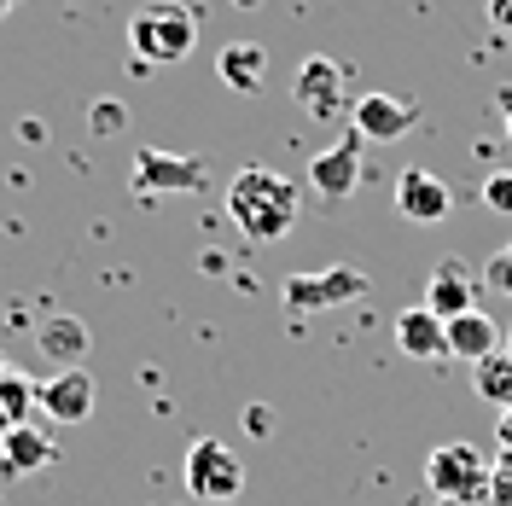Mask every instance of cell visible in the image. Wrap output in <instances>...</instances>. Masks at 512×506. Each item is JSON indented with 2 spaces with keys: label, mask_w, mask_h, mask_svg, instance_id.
Here are the masks:
<instances>
[{
  "label": "cell",
  "mask_w": 512,
  "mask_h": 506,
  "mask_svg": "<svg viewBox=\"0 0 512 506\" xmlns=\"http://www.w3.org/2000/svg\"><path fill=\"white\" fill-rule=\"evenodd\" d=\"M297 216H303V192L291 187L286 175H274V169H239L227 181V222L239 227L245 239H256V245L286 239L291 227H297Z\"/></svg>",
  "instance_id": "6da1fadb"
},
{
  "label": "cell",
  "mask_w": 512,
  "mask_h": 506,
  "mask_svg": "<svg viewBox=\"0 0 512 506\" xmlns=\"http://www.w3.org/2000/svg\"><path fill=\"white\" fill-rule=\"evenodd\" d=\"M198 41V12L187 0H146L128 18V47L140 64H181Z\"/></svg>",
  "instance_id": "7a4b0ae2"
},
{
  "label": "cell",
  "mask_w": 512,
  "mask_h": 506,
  "mask_svg": "<svg viewBox=\"0 0 512 506\" xmlns=\"http://www.w3.org/2000/svg\"><path fill=\"white\" fill-rule=\"evenodd\" d=\"M425 489H431L437 501L478 506V501H489V460H483L472 443L431 448V460H425Z\"/></svg>",
  "instance_id": "3957f363"
},
{
  "label": "cell",
  "mask_w": 512,
  "mask_h": 506,
  "mask_svg": "<svg viewBox=\"0 0 512 506\" xmlns=\"http://www.w3.org/2000/svg\"><path fill=\"white\" fill-rule=\"evenodd\" d=\"M181 477H187L192 501H210V506L239 501V489H245V466H239V454H233L227 443H216V437H192Z\"/></svg>",
  "instance_id": "277c9868"
},
{
  "label": "cell",
  "mask_w": 512,
  "mask_h": 506,
  "mask_svg": "<svg viewBox=\"0 0 512 506\" xmlns=\"http://www.w3.org/2000/svg\"><path fill=\"white\" fill-rule=\"evenodd\" d=\"M373 280L361 268H320V274H286L280 297H286L291 315H326V309H344L355 297H367Z\"/></svg>",
  "instance_id": "5b68a950"
},
{
  "label": "cell",
  "mask_w": 512,
  "mask_h": 506,
  "mask_svg": "<svg viewBox=\"0 0 512 506\" xmlns=\"http://www.w3.org/2000/svg\"><path fill=\"white\" fill-rule=\"evenodd\" d=\"M344 82H350V70H344L338 59H326V53H315V59H303V70H297L291 99H297L315 123H338V117H350Z\"/></svg>",
  "instance_id": "8992f818"
},
{
  "label": "cell",
  "mask_w": 512,
  "mask_h": 506,
  "mask_svg": "<svg viewBox=\"0 0 512 506\" xmlns=\"http://www.w3.org/2000/svg\"><path fill=\"white\" fill-rule=\"evenodd\" d=\"M128 187L134 198H169V192H198L204 187V163L181 158V152H134V169H128Z\"/></svg>",
  "instance_id": "52a82bcc"
},
{
  "label": "cell",
  "mask_w": 512,
  "mask_h": 506,
  "mask_svg": "<svg viewBox=\"0 0 512 506\" xmlns=\"http://www.w3.org/2000/svg\"><path fill=\"white\" fill-rule=\"evenodd\" d=\"M361 146H367V140L350 128L338 146H326V152L309 163V187H315L326 204H344V198L361 187Z\"/></svg>",
  "instance_id": "ba28073f"
},
{
  "label": "cell",
  "mask_w": 512,
  "mask_h": 506,
  "mask_svg": "<svg viewBox=\"0 0 512 506\" xmlns=\"http://www.w3.org/2000/svg\"><path fill=\"white\" fill-rule=\"evenodd\" d=\"M396 210H402L408 222H419V227L448 222L454 192H448V181H437L431 169H402V175H396Z\"/></svg>",
  "instance_id": "9c48e42d"
},
{
  "label": "cell",
  "mask_w": 512,
  "mask_h": 506,
  "mask_svg": "<svg viewBox=\"0 0 512 506\" xmlns=\"http://www.w3.org/2000/svg\"><path fill=\"white\" fill-rule=\"evenodd\" d=\"M94 396L99 390L82 367H64V373H53V379L41 384V413L59 419V425H82V419L94 413Z\"/></svg>",
  "instance_id": "30bf717a"
},
{
  "label": "cell",
  "mask_w": 512,
  "mask_h": 506,
  "mask_svg": "<svg viewBox=\"0 0 512 506\" xmlns=\"http://www.w3.org/2000/svg\"><path fill=\"white\" fill-rule=\"evenodd\" d=\"M396 349H402L408 361H443L448 355V320L431 315L425 303H419V309H402V315H396Z\"/></svg>",
  "instance_id": "8fae6325"
},
{
  "label": "cell",
  "mask_w": 512,
  "mask_h": 506,
  "mask_svg": "<svg viewBox=\"0 0 512 506\" xmlns=\"http://www.w3.org/2000/svg\"><path fill=\"white\" fill-rule=\"evenodd\" d=\"M350 128L361 140H402L414 128V105H402V99H390V94H367V99H355Z\"/></svg>",
  "instance_id": "7c38bea8"
},
{
  "label": "cell",
  "mask_w": 512,
  "mask_h": 506,
  "mask_svg": "<svg viewBox=\"0 0 512 506\" xmlns=\"http://www.w3.org/2000/svg\"><path fill=\"white\" fill-rule=\"evenodd\" d=\"M425 309H431V315H443V320H460V315H472V309H478V285H472V274H466L454 256L431 274V285H425Z\"/></svg>",
  "instance_id": "4fadbf2b"
},
{
  "label": "cell",
  "mask_w": 512,
  "mask_h": 506,
  "mask_svg": "<svg viewBox=\"0 0 512 506\" xmlns=\"http://www.w3.org/2000/svg\"><path fill=\"white\" fill-rule=\"evenodd\" d=\"M88 344H94V338H88V326H82L76 315H53V320H41V326H35V349H41L59 373H64V367H82Z\"/></svg>",
  "instance_id": "5bb4252c"
},
{
  "label": "cell",
  "mask_w": 512,
  "mask_h": 506,
  "mask_svg": "<svg viewBox=\"0 0 512 506\" xmlns=\"http://www.w3.org/2000/svg\"><path fill=\"white\" fill-rule=\"evenodd\" d=\"M216 76H222L233 94H262V82H268V53H262L256 41H227L222 53H216Z\"/></svg>",
  "instance_id": "9a60e30c"
},
{
  "label": "cell",
  "mask_w": 512,
  "mask_h": 506,
  "mask_svg": "<svg viewBox=\"0 0 512 506\" xmlns=\"http://www.w3.org/2000/svg\"><path fill=\"white\" fill-rule=\"evenodd\" d=\"M501 349V326L483 315V309H472V315H460V320H448V355H460V361H489Z\"/></svg>",
  "instance_id": "2e32d148"
},
{
  "label": "cell",
  "mask_w": 512,
  "mask_h": 506,
  "mask_svg": "<svg viewBox=\"0 0 512 506\" xmlns=\"http://www.w3.org/2000/svg\"><path fill=\"white\" fill-rule=\"evenodd\" d=\"M53 460V443H47V431H35V425H12L6 431V443H0V477H30L41 472Z\"/></svg>",
  "instance_id": "e0dca14e"
},
{
  "label": "cell",
  "mask_w": 512,
  "mask_h": 506,
  "mask_svg": "<svg viewBox=\"0 0 512 506\" xmlns=\"http://www.w3.org/2000/svg\"><path fill=\"white\" fill-rule=\"evenodd\" d=\"M35 408H41V384L30 373H18V367H0V413L12 425H30Z\"/></svg>",
  "instance_id": "ac0fdd59"
},
{
  "label": "cell",
  "mask_w": 512,
  "mask_h": 506,
  "mask_svg": "<svg viewBox=\"0 0 512 506\" xmlns=\"http://www.w3.org/2000/svg\"><path fill=\"white\" fill-rule=\"evenodd\" d=\"M472 384H478L483 402L512 408V349H495L489 361H478V367H472Z\"/></svg>",
  "instance_id": "d6986e66"
},
{
  "label": "cell",
  "mask_w": 512,
  "mask_h": 506,
  "mask_svg": "<svg viewBox=\"0 0 512 506\" xmlns=\"http://www.w3.org/2000/svg\"><path fill=\"white\" fill-rule=\"evenodd\" d=\"M489 501L512 506V448H501V454L489 460Z\"/></svg>",
  "instance_id": "ffe728a7"
},
{
  "label": "cell",
  "mask_w": 512,
  "mask_h": 506,
  "mask_svg": "<svg viewBox=\"0 0 512 506\" xmlns=\"http://www.w3.org/2000/svg\"><path fill=\"white\" fill-rule=\"evenodd\" d=\"M123 123H128L123 99H99L94 111H88V128H94V134H123Z\"/></svg>",
  "instance_id": "44dd1931"
},
{
  "label": "cell",
  "mask_w": 512,
  "mask_h": 506,
  "mask_svg": "<svg viewBox=\"0 0 512 506\" xmlns=\"http://www.w3.org/2000/svg\"><path fill=\"white\" fill-rule=\"evenodd\" d=\"M483 204H489L495 216H512V169H495V175L483 181Z\"/></svg>",
  "instance_id": "7402d4cb"
},
{
  "label": "cell",
  "mask_w": 512,
  "mask_h": 506,
  "mask_svg": "<svg viewBox=\"0 0 512 506\" xmlns=\"http://www.w3.org/2000/svg\"><path fill=\"white\" fill-rule=\"evenodd\" d=\"M483 280H489V291H501V297H512V245H507V251H495V256H489Z\"/></svg>",
  "instance_id": "603a6c76"
},
{
  "label": "cell",
  "mask_w": 512,
  "mask_h": 506,
  "mask_svg": "<svg viewBox=\"0 0 512 506\" xmlns=\"http://www.w3.org/2000/svg\"><path fill=\"white\" fill-rule=\"evenodd\" d=\"M489 24L501 35H512V0H489Z\"/></svg>",
  "instance_id": "cb8c5ba5"
},
{
  "label": "cell",
  "mask_w": 512,
  "mask_h": 506,
  "mask_svg": "<svg viewBox=\"0 0 512 506\" xmlns=\"http://www.w3.org/2000/svg\"><path fill=\"white\" fill-rule=\"evenodd\" d=\"M245 425H251V431H268L274 419H268V408H251V413H245Z\"/></svg>",
  "instance_id": "d4e9b609"
},
{
  "label": "cell",
  "mask_w": 512,
  "mask_h": 506,
  "mask_svg": "<svg viewBox=\"0 0 512 506\" xmlns=\"http://www.w3.org/2000/svg\"><path fill=\"white\" fill-rule=\"evenodd\" d=\"M501 448H512V408H501Z\"/></svg>",
  "instance_id": "484cf974"
},
{
  "label": "cell",
  "mask_w": 512,
  "mask_h": 506,
  "mask_svg": "<svg viewBox=\"0 0 512 506\" xmlns=\"http://www.w3.org/2000/svg\"><path fill=\"white\" fill-rule=\"evenodd\" d=\"M12 6H18V0H0V18H6V12H12Z\"/></svg>",
  "instance_id": "4316f807"
},
{
  "label": "cell",
  "mask_w": 512,
  "mask_h": 506,
  "mask_svg": "<svg viewBox=\"0 0 512 506\" xmlns=\"http://www.w3.org/2000/svg\"><path fill=\"white\" fill-rule=\"evenodd\" d=\"M507 140H512V99H507Z\"/></svg>",
  "instance_id": "83f0119b"
},
{
  "label": "cell",
  "mask_w": 512,
  "mask_h": 506,
  "mask_svg": "<svg viewBox=\"0 0 512 506\" xmlns=\"http://www.w3.org/2000/svg\"><path fill=\"white\" fill-rule=\"evenodd\" d=\"M507 349H512V332H507Z\"/></svg>",
  "instance_id": "f1b7e54d"
},
{
  "label": "cell",
  "mask_w": 512,
  "mask_h": 506,
  "mask_svg": "<svg viewBox=\"0 0 512 506\" xmlns=\"http://www.w3.org/2000/svg\"><path fill=\"white\" fill-rule=\"evenodd\" d=\"M0 367H6V361H0Z\"/></svg>",
  "instance_id": "f546056e"
}]
</instances>
